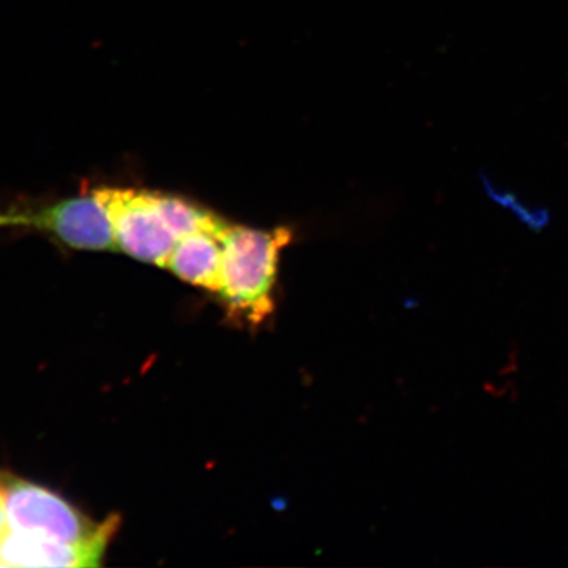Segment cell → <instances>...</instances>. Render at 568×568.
I'll return each instance as SVG.
<instances>
[{
	"instance_id": "1",
	"label": "cell",
	"mask_w": 568,
	"mask_h": 568,
	"mask_svg": "<svg viewBox=\"0 0 568 568\" xmlns=\"http://www.w3.org/2000/svg\"><path fill=\"white\" fill-rule=\"evenodd\" d=\"M293 233L227 226L222 235L223 284L220 295L230 320L257 327L274 313L278 257Z\"/></svg>"
},
{
	"instance_id": "2",
	"label": "cell",
	"mask_w": 568,
	"mask_h": 568,
	"mask_svg": "<svg viewBox=\"0 0 568 568\" xmlns=\"http://www.w3.org/2000/svg\"><path fill=\"white\" fill-rule=\"evenodd\" d=\"M0 484L6 493L9 529L21 536L70 547L110 545L121 525L119 517L93 523L58 493L32 481L0 474Z\"/></svg>"
},
{
	"instance_id": "3",
	"label": "cell",
	"mask_w": 568,
	"mask_h": 568,
	"mask_svg": "<svg viewBox=\"0 0 568 568\" xmlns=\"http://www.w3.org/2000/svg\"><path fill=\"white\" fill-rule=\"evenodd\" d=\"M110 213L119 250L142 261L166 267L178 239L164 223L155 193L132 189H95Z\"/></svg>"
},
{
	"instance_id": "4",
	"label": "cell",
	"mask_w": 568,
	"mask_h": 568,
	"mask_svg": "<svg viewBox=\"0 0 568 568\" xmlns=\"http://www.w3.org/2000/svg\"><path fill=\"white\" fill-rule=\"evenodd\" d=\"M26 227L51 235L71 250L121 252L110 213L95 190L24 213Z\"/></svg>"
},
{
	"instance_id": "5",
	"label": "cell",
	"mask_w": 568,
	"mask_h": 568,
	"mask_svg": "<svg viewBox=\"0 0 568 568\" xmlns=\"http://www.w3.org/2000/svg\"><path fill=\"white\" fill-rule=\"evenodd\" d=\"M108 545L52 544L9 529L0 544V567H99Z\"/></svg>"
},
{
	"instance_id": "6",
	"label": "cell",
	"mask_w": 568,
	"mask_h": 568,
	"mask_svg": "<svg viewBox=\"0 0 568 568\" xmlns=\"http://www.w3.org/2000/svg\"><path fill=\"white\" fill-rule=\"evenodd\" d=\"M222 235L194 233L175 244L166 268L182 282L220 294L223 284Z\"/></svg>"
},
{
	"instance_id": "7",
	"label": "cell",
	"mask_w": 568,
	"mask_h": 568,
	"mask_svg": "<svg viewBox=\"0 0 568 568\" xmlns=\"http://www.w3.org/2000/svg\"><path fill=\"white\" fill-rule=\"evenodd\" d=\"M480 182L484 185L485 193L488 194L493 203L514 213L519 222L529 227L530 231H534V233H541L551 223V212H549V209L532 207V205L526 204L517 193L500 189L485 173H480Z\"/></svg>"
},
{
	"instance_id": "8",
	"label": "cell",
	"mask_w": 568,
	"mask_h": 568,
	"mask_svg": "<svg viewBox=\"0 0 568 568\" xmlns=\"http://www.w3.org/2000/svg\"><path fill=\"white\" fill-rule=\"evenodd\" d=\"M9 532V517H7L6 493H3L2 484H0V544Z\"/></svg>"
},
{
	"instance_id": "9",
	"label": "cell",
	"mask_w": 568,
	"mask_h": 568,
	"mask_svg": "<svg viewBox=\"0 0 568 568\" xmlns=\"http://www.w3.org/2000/svg\"><path fill=\"white\" fill-rule=\"evenodd\" d=\"M24 213H2L0 212V227L6 226H26Z\"/></svg>"
}]
</instances>
